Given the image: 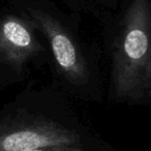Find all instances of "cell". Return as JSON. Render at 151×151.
<instances>
[{"mask_svg": "<svg viewBox=\"0 0 151 151\" xmlns=\"http://www.w3.org/2000/svg\"><path fill=\"white\" fill-rule=\"evenodd\" d=\"M113 86L119 101L151 93V0H132L114 45Z\"/></svg>", "mask_w": 151, "mask_h": 151, "instance_id": "cell-1", "label": "cell"}, {"mask_svg": "<svg viewBox=\"0 0 151 151\" xmlns=\"http://www.w3.org/2000/svg\"><path fill=\"white\" fill-rule=\"evenodd\" d=\"M80 136L56 121L40 117L0 119V151H30L58 145H79Z\"/></svg>", "mask_w": 151, "mask_h": 151, "instance_id": "cell-2", "label": "cell"}, {"mask_svg": "<svg viewBox=\"0 0 151 151\" xmlns=\"http://www.w3.org/2000/svg\"><path fill=\"white\" fill-rule=\"evenodd\" d=\"M28 15L33 25L46 36L57 67L64 78L76 85H83L88 82L87 62L77 42L64 26L42 9H28Z\"/></svg>", "mask_w": 151, "mask_h": 151, "instance_id": "cell-3", "label": "cell"}, {"mask_svg": "<svg viewBox=\"0 0 151 151\" xmlns=\"http://www.w3.org/2000/svg\"><path fill=\"white\" fill-rule=\"evenodd\" d=\"M31 21L16 15L0 18V62L16 71L42 51Z\"/></svg>", "mask_w": 151, "mask_h": 151, "instance_id": "cell-4", "label": "cell"}, {"mask_svg": "<svg viewBox=\"0 0 151 151\" xmlns=\"http://www.w3.org/2000/svg\"><path fill=\"white\" fill-rule=\"evenodd\" d=\"M30 151H85L81 144L79 145H58V146L44 147Z\"/></svg>", "mask_w": 151, "mask_h": 151, "instance_id": "cell-5", "label": "cell"}]
</instances>
